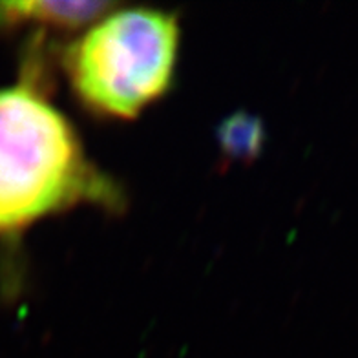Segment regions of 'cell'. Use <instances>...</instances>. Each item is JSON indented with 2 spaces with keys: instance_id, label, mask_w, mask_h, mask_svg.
Instances as JSON below:
<instances>
[{
  "instance_id": "6da1fadb",
  "label": "cell",
  "mask_w": 358,
  "mask_h": 358,
  "mask_svg": "<svg viewBox=\"0 0 358 358\" xmlns=\"http://www.w3.org/2000/svg\"><path fill=\"white\" fill-rule=\"evenodd\" d=\"M83 203L113 207L119 192L37 88L0 90V232Z\"/></svg>"
},
{
  "instance_id": "7a4b0ae2",
  "label": "cell",
  "mask_w": 358,
  "mask_h": 358,
  "mask_svg": "<svg viewBox=\"0 0 358 358\" xmlns=\"http://www.w3.org/2000/svg\"><path fill=\"white\" fill-rule=\"evenodd\" d=\"M178 48L174 15L146 8L112 11L71 44L66 76L86 108L132 119L169 90Z\"/></svg>"
},
{
  "instance_id": "3957f363",
  "label": "cell",
  "mask_w": 358,
  "mask_h": 358,
  "mask_svg": "<svg viewBox=\"0 0 358 358\" xmlns=\"http://www.w3.org/2000/svg\"><path fill=\"white\" fill-rule=\"evenodd\" d=\"M113 10L108 2H10L0 4V24H38L53 29L88 28Z\"/></svg>"
},
{
  "instance_id": "277c9868",
  "label": "cell",
  "mask_w": 358,
  "mask_h": 358,
  "mask_svg": "<svg viewBox=\"0 0 358 358\" xmlns=\"http://www.w3.org/2000/svg\"><path fill=\"white\" fill-rule=\"evenodd\" d=\"M256 132H258L256 124L247 121V119L227 123V130L223 136H225V145L229 146V152L245 154L247 148H255Z\"/></svg>"
}]
</instances>
